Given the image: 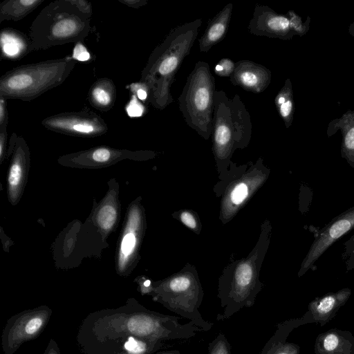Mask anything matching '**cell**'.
<instances>
[{"label":"cell","instance_id":"cb8c5ba5","mask_svg":"<svg viewBox=\"0 0 354 354\" xmlns=\"http://www.w3.org/2000/svg\"><path fill=\"white\" fill-rule=\"evenodd\" d=\"M138 99L137 96L132 93L131 100L126 106V112L131 118L140 117L144 113L145 108Z\"/></svg>","mask_w":354,"mask_h":354},{"label":"cell","instance_id":"f546056e","mask_svg":"<svg viewBox=\"0 0 354 354\" xmlns=\"http://www.w3.org/2000/svg\"><path fill=\"white\" fill-rule=\"evenodd\" d=\"M8 122V113L7 109V100L0 96V130L7 129Z\"/></svg>","mask_w":354,"mask_h":354},{"label":"cell","instance_id":"3957f363","mask_svg":"<svg viewBox=\"0 0 354 354\" xmlns=\"http://www.w3.org/2000/svg\"><path fill=\"white\" fill-rule=\"evenodd\" d=\"M77 61L72 57L21 65L0 78V96L6 100L30 101L62 84Z\"/></svg>","mask_w":354,"mask_h":354},{"label":"cell","instance_id":"ac0fdd59","mask_svg":"<svg viewBox=\"0 0 354 354\" xmlns=\"http://www.w3.org/2000/svg\"><path fill=\"white\" fill-rule=\"evenodd\" d=\"M117 213L115 207L111 205L103 206L98 212L97 221L99 226L108 230L112 227L116 221Z\"/></svg>","mask_w":354,"mask_h":354},{"label":"cell","instance_id":"5bb4252c","mask_svg":"<svg viewBox=\"0 0 354 354\" xmlns=\"http://www.w3.org/2000/svg\"><path fill=\"white\" fill-rule=\"evenodd\" d=\"M44 0H6L0 4V23L17 21L36 9Z\"/></svg>","mask_w":354,"mask_h":354},{"label":"cell","instance_id":"ba28073f","mask_svg":"<svg viewBox=\"0 0 354 354\" xmlns=\"http://www.w3.org/2000/svg\"><path fill=\"white\" fill-rule=\"evenodd\" d=\"M248 30L257 36L282 40H290L295 36L288 15L278 13L264 5L255 6Z\"/></svg>","mask_w":354,"mask_h":354},{"label":"cell","instance_id":"44dd1931","mask_svg":"<svg viewBox=\"0 0 354 354\" xmlns=\"http://www.w3.org/2000/svg\"><path fill=\"white\" fill-rule=\"evenodd\" d=\"M235 68V62L229 58H223L215 66L214 73L220 77H229Z\"/></svg>","mask_w":354,"mask_h":354},{"label":"cell","instance_id":"30bf717a","mask_svg":"<svg viewBox=\"0 0 354 354\" xmlns=\"http://www.w3.org/2000/svg\"><path fill=\"white\" fill-rule=\"evenodd\" d=\"M341 131V156L354 169V110L348 109L341 117L328 124L326 134L330 137Z\"/></svg>","mask_w":354,"mask_h":354},{"label":"cell","instance_id":"ffe728a7","mask_svg":"<svg viewBox=\"0 0 354 354\" xmlns=\"http://www.w3.org/2000/svg\"><path fill=\"white\" fill-rule=\"evenodd\" d=\"M248 192L249 189L246 183H241L238 184L230 194V202L234 205H239L245 201L248 195Z\"/></svg>","mask_w":354,"mask_h":354},{"label":"cell","instance_id":"603a6c76","mask_svg":"<svg viewBox=\"0 0 354 354\" xmlns=\"http://www.w3.org/2000/svg\"><path fill=\"white\" fill-rule=\"evenodd\" d=\"M118 152L106 147H100L91 151L90 155L93 161L103 163L109 161Z\"/></svg>","mask_w":354,"mask_h":354},{"label":"cell","instance_id":"277c9868","mask_svg":"<svg viewBox=\"0 0 354 354\" xmlns=\"http://www.w3.org/2000/svg\"><path fill=\"white\" fill-rule=\"evenodd\" d=\"M213 149L217 160H227L237 148L245 147L252 137L251 116L240 96L229 98L223 90L214 94Z\"/></svg>","mask_w":354,"mask_h":354},{"label":"cell","instance_id":"4316f807","mask_svg":"<svg viewBox=\"0 0 354 354\" xmlns=\"http://www.w3.org/2000/svg\"><path fill=\"white\" fill-rule=\"evenodd\" d=\"M91 54L82 41L75 43L72 57L77 62H87L91 59Z\"/></svg>","mask_w":354,"mask_h":354},{"label":"cell","instance_id":"d6a6232c","mask_svg":"<svg viewBox=\"0 0 354 354\" xmlns=\"http://www.w3.org/2000/svg\"><path fill=\"white\" fill-rule=\"evenodd\" d=\"M339 339L334 334L328 335L324 342V346L327 351L334 350L338 345Z\"/></svg>","mask_w":354,"mask_h":354},{"label":"cell","instance_id":"836d02e7","mask_svg":"<svg viewBox=\"0 0 354 354\" xmlns=\"http://www.w3.org/2000/svg\"><path fill=\"white\" fill-rule=\"evenodd\" d=\"M182 222L189 228L194 229L196 226V222L192 214L184 212L180 215Z\"/></svg>","mask_w":354,"mask_h":354},{"label":"cell","instance_id":"d4e9b609","mask_svg":"<svg viewBox=\"0 0 354 354\" xmlns=\"http://www.w3.org/2000/svg\"><path fill=\"white\" fill-rule=\"evenodd\" d=\"M192 286V281L185 276H179L172 279L169 283L171 291L189 290Z\"/></svg>","mask_w":354,"mask_h":354},{"label":"cell","instance_id":"6da1fadb","mask_svg":"<svg viewBox=\"0 0 354 354\" xmlns=\"http://www.w3.org/2000/svg\"><path fill=\"white\" fill-rule=\"evenodd\" d=\"M201 25L202 20L197 19L173 28L151 53L140 82L147 87V101L156 109L163 110L173 102L171 84Z\"/></svg>","mask_w":354,"mask_h":354},{"label":"cell","instance_id":"83f0119b","mask_svg":"<svg viewBox=\"0 0 354 354\" xmlns=\"http://www.w3.org/2000/svg\"><path fill=\"white\" fill-rule=\"evenodd\" d=\"M124 348L127 351L133 354H141L146 351V344L141 341H137L133 337H129L124 344Z\"/></svg>","mask_w":354,"mask_h":354},{"label":"cell","instance_id":"5b68a950","mask_svg":"<svg viewBox=\"0 0 354 354\" xmlns=\"http://www.w3.org/2000/svg\"><path fill=\"white\" fill-rule=\"evenodd\" d=\"M215 78L207 62L198 61L178 97L179 109L187 124L204 139L212 132Z\"/></svg>","mask_w":354,"mask_h":354},{"label":"cell","instance_id":"9a60e30c","mask_svg":"<svg viewBox=\"0 0 354 354\" xmlns=\"http://www.w3.org/2000/svg\"><path fill=\"white\" fill-rule=\"evenodd\" d=\"M274 104L286 127H290L293 122L295 107L292 85L290 78L286 80L283 86L277 93L274 98Z\"/></svg>","mask_w":354,"mask_h":354},{"label":"cell","instance_id":"d590c367","mask_svg":"<svg viewBox=\"0 0 354 354\" xmlns=\"http://www.w3.org/2000/svg\"><path fill=\"white\" fill-rule=\"evenodd\" d=\"M344 250L342 254L344 260L354 250V235L352 236L346 242L344 243Z\"/></svg>","mask_w":354,"mask_h":354},{"label":"cell","instance_id":"7402d4cb","mask_svg":"<svg viewBox=\"0 0 354 354\" xmlns=\"http://www.w3.org/2000/svg\"><path fill=\"white\" fill-rule=\"evenodd\" d=\"M138 326L136 327L138 334L148 335L153 331H156L159 324L158 322L153 321L151 318L144 317L134 322Z\"/></svg>","mask_w":354,"mask_h":354},{"label":"cell","instance_id":"2e32d148","mask_svg":"<svg viewBox=\"0 0 354 354\" xmlns=\"http://www.w3.org/2000/svg\"><path fill=\"white\" fill-rule=\"evenodd\" d=\"M139 214L136 209L131 211L127 226V231L122 238L119 259L120 269H123L136 245V230L139 224Z\"/></svg>","mask_w":354,"mask_h":354},{"label":"cell","instance_id":"7c38bea8","mask_svg":"<svg viewBox=\"0 0 354 354\" xmlns=\"http://www.w3.org/2000/svg\"><path fill=\"white\" fill-rule=\"evenodd\" d=\"M1 59H20L32 50L29 36L13 28H3L0 33Z\"/></svg>","mask_w":354,"mask_h":354},{"label":"cell","instance_id":"f1b7e54d","mask_svg":"<svg viewBox=\"0 0 354 354\" xmlns=\"http://www.w3.org/2000/svg\"><path fill=\"white\" fill-rule=\"evenodd\" d=\"M130 90L137 96L140 100H147L149 91L147 87L142 82H139L137 83L131 84L130 85Z\"/></svg>","mask_w":354,"mask_h":354},{"label":"cell","instance_id":"d6986e66","mask_svg":"<svg viewBox=\"0 0 354 354\" xmlns=\"http://www.w3.org/2000/svg\"><path fill=\"white\" fill-rule=\"evenodd\" d=\"M286 15L290 19V28L295 35L301 37L308 32L311 20L310 17L308 16L305 21H303L301 17L293 10H288Z\"/></svg>","mask_w":354,"mask_h":354},{"label":"cell","instance_id":"8fae6325","mask_svg":"<svg viewBox=\"0 0 354 354\" xmlns=\"http://www.w3.org/2000/svg\"><path fill=\"white\" fill-rule=\"evenodd\" d=\"M232 8V3H227L209 21L203 35L198 39L201 52L209 51L212 47L225 38L229 28Z\"/></svg>","mask_w":354,"mask_h":354},{"label":"cell","instance_id":"f35d334b","mask_svg":"<svg viewBox=\"0 0 354 354\" xmlns=\"http://www.w3.org/2000/svg\"><path fill=\"white\" fill-rule=\"evenodd\" d=\"M348 32L350 35H351L353 37H354V21L352 22L348 26Z\"/></svg>","mask_w":354,"mask_h":354},{"label":"cell","instance_id":"8992f818","mask_svg":"<svg viewBox=\"0 0 354 354\" xmlns=\"http://www.w3.org/2000/svg\"><path fill=\"white\" fill-rule=\"evenodd\" d=\"M41 124L48 130L75 136L95 137L108 131L105 120L87 107L48 116Z\"/></svg>","mask_w":354,"mask_h":354},{"label":"cell","instance_id":"4fadbf2b","mask_svg":"<svg viewBox=\"0 0 354 354\" xmlns=\"http://www.w3.org/2000/svg\"><path fill=\"white\" fill-rule=\"evenodd\" d=\"M88 100L97 110L109 111L116 100V87L113 80L107 77L97 80L89 88Z\"/></svg>","mask_w":354,"mask_h":354},{"label":"cell","instance_id":"e575fe53","mask_svg":"<svg viewBox=\"0 0 354 354\" xmlns=\"http://www.w3.org/2000/svg\"><path fill=\"white\" fill-rule=\"evenodd\" d=\"M118 1L133 8H138L147 3V0H118Z\"/></svg>","mask_w":354,"mask_h":354},{"label":"cell","instance_id":"7a4b0ae2","mask_svg":"<svg viewBox=\"0 0 354 354\" xmlns=\"http://www.w3.org/2000/svg\"><path fill=\"white\" fill-rule=\"evenodd\" d=\"M93 9L85 0H57L45 6L32 21L28 36L32 50L82 41L91 30Z\"/></svg>","mask_w":354,"mask_h":354},{"label":"cell","instance_id":"52a82bcc","mask_svg":"<svg viewBox=\"0 0 354 354\" xmlns=\"http://www.w3.org/2000/svg\"><path fill=\"white\" fill-rule=\"evenodd\" d=\"M353 229L354 206L333 218L320 230L301 263L299 275L310 269L330 246Z\"/></svg>","mask_w":354,"mask_h":354},{"label":"cell","instance_id":"9c48e42d","mask_svg":"<svg viewBox=\"0 0 354 354\" xmlns=\"http://www.w3.org/2000/svg\"><path fill=\"white\" fill-rule=\"evenodd\" d=\"M271 77V71L265 66L250 60H239L235 62L230 81L245 91L260 93L268 87Z\"/></svg>","mask_w":354,"mask_h":354},{"label":"cell","instance_id":"60d3db41","mask_svg":"<svg viewBox=\"0 0 354 354\" xmlns=\"http://www.w3.org/2000/svg\"><path fill=\"white\" fill-rule=\"evenodd\" d=\"M274 354H289V353H286L285 351H279V352L274 353Z\"/></svg>","mask_w":354,"mask_h":354},{"label":"cell","instance_id":"4dcf8cb0","mask_svg":"<svg viewBox=\"0 0 354 354\" xmlns=\"http://www.w3.org/2000/svg\"><path fill=\"white\" fill-rule=\"evenodd\" d=\"M335 304V299L333 296L324 297L317 306V311L320 313H327L330 311Z\"/></svg>","mask_w":354,"mask_h":354},{"label":"cell","instance_id":"484cf974","mask_svg":"<svg viewBox=\"0 0 354 354\" xmlns=\"http://www.w3.org/2000/svg\"><path fill=\"white\" fill-rule=\"evenodd\" d=\"M209 354H230V345L223 335L218 337L210 348Z\"/></svg>","mask_w":354,"mask_h":354},{"label":"cell","instance_id":"ab89813d","mask_svg":"<svg viewBox=\"0 0 354 354\" xmlns=\"http://www.w3.org/2000/svg\"><path fill=\"white\" fill-rule=\"evenodd\" d=\"M150 283H151L150 281L149 280H147V281H145L144 285H145V286L147 287V286H149L150 285Z\"/></svg>","mask_w":354,"mask_h":354},{"label":"cell","instance_id":"e0dca14e","mask_svg":"<svg viewBox=\"0 0 354 354\" xmlns=\"http://www.w3.org/2000/svg\"><path fill=\"white\" fill-rule=\"evenodd\" d=\"M254 277L253 268L251 264L244 263L241 264L235 272V293L237 299H243L242 294L245 295L248 288L250 286Z\"/></svg>","mask_w":354,"mask_h":354},{"label":"cell","instance_id":"8d00e7d4","mask_svg":"<svg viewBox=\"0 0 354 354\" xmlns=\"http://www.w3.org/2000/svg\"><path fill=\"white\" fill-rule=\"evenodd\" d=\"M7 129L0 130V157L2 158L4 151L6 150L7 140Z\"/></svg>","mask_w":354,"mask_h":354},{"label":"cell","instance_id":"1f68e13d","mask_svg":"<svg viewBox=\"0 0 354 354\" xmlns=\"http://www.w3.org/2000/svg\"><path fill=\"white\" fill-rule=\"evenodd\" d=\"M42 319L35 317L30 319L26 326V331L28 334H33L37 331L42 325Z\"/></svg>","mask_w":354,"mask_h":354},{"label":"cell","instance_id":"74e56055","mask_svg":"<svg viewBox=\"0 0 354 354\" xmlns=\"http://www.w3.org/2000/svg\"><path fill=\"white\" fill-rule=\"evenodd\" d=\"M347 270L354 269V250L344 259Z\"/></svg>","mask_w":354,"mask_h":354}]
</instances>
